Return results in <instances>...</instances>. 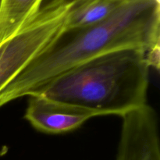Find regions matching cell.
I'll return each instance as SVG.
<instances>
[{
    "instance_id": "1",
    "label": "cell",
    "mask_w": 160,
    "mask_h": 160,
    "mask_svg": "<svg viewBox=\"0 0 160 160\" xmlns=\"http://www.w3.org/2000/svg\"><path fill=\"white\" fill-rule=\"evenodd\" d=\"M159 0H124L106 19L64 28L0 92V106L29 96L67 70L114 50L159 49Z\"/></svg>"
},
{
    "instance_id": "2",
    "label": "cell",
    "mask_w": 160,
    "mask_h": 160,
    "mask_svg": "<svg viewBox=\"0 0 160 160\" xmlns=\"http://www.w3.org/2000/svg\"><path fill=\"white\" fill-rule=\"evenodd\" d=\"M146 53L138 48L104 53L67 70L35 93L98 116L123 117L147 104L150 67Z\"/></svg>"
},
{
    "instance_id": "3",
    "label": "cell",
    "mask_w": 160,
    "mask_h": 160,
    "mask_svg": "<svg viewBox=\"0 0 160 160\" xmlns=\"http://www.w3.org/2000/svg\"><path fill=\"white\" fill-rule=\"evenodd\" d=\"M70 6H41L18 32L0 44V92L65 28Z\"/></svg>"
},
{
    "instance_id": "4",
    "label": "cell",
    "mask_w": 160,
    "mask_h": 160,
    "mask_svg": "<svg viewBox=\"0 0 160 160\" xmlns=\"http://www.w3.org/2000/svg\"><path fill=\"white\" fill-rule=\"evenodd\" d=\"M116 160H160L158 117L148 104L122 117Z\"/></svg>"
},
{
    "instance_id": "5",
    "label": "cell",
    "mask_w": 160,
    "mask_h": 160,
    "mask_svg": "<svg viewBox=\"0 0 160 160\" xmlns=\"http://www.w3.org/2000/svg\"><path fill=\"white\" fill-rule=\"evenodd\" d=\"M24 118L35 129L47 134H62L80 128L96 112L47 98L40 93L29 95Z\"/></svg>"
},
{
    "instance_id": "6",
    "label": "cell",
    "mask_w": 160,
    "mask_h": 160,
    "mask_svg": "<svg viewBox=\"0 0 160 160\" xmlns=\"http://www.w3.org/2000/svg\"><path fill=\"white\" fill-rule=\"evenodd\" d=\"M43 0H0V44L18 32Z\"/></svg>"
},
{
    "instance_id": "7",
    "label": "cell",
    "mask_w": 160,
    "mask_h": 160,
    "mask_svg": "<svg viewBox=\"0 0 160 160\" xmlns=\"http://www.w3.org/2000/svg\"><path fill=\"white\" fill-rule=\"evenodd\" d=\"M124 0H85L71 5L66 28H81L102 21Z\"/></svg>"
},
{
    "instance_id": "8",
    "label": "cell",
    "mask_w": 160,
    "mask_h": 160,
    "mask_svg": "<svg viewBox=\"0 0 160 160\" xmlns=\"http://www.w3.org/2000/svg\"><path fill=\"white\" fill-rule=\"evenodd\" d=\"M85 1V0H43L42 6H71V5L76 4V3L81 2ZM40 6V7H41Z\"/></svg>"
}]
</instances>
